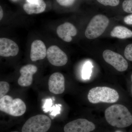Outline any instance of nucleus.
I'll return each mask as SVG.
<instances>
[{"instance_id": "obj_1", "label": "nucleus", "mask_w": 132, "mask_h": 132, "mask_svg": "<svg viewBox=\"0 0 132 132\" xmlns=\"http://www.w3.org/2000/svg\"><path fill=\"white\" fill-rule=\"evenodd\" d=\"M105 116L108 123L112 126L125 128L132 124V115L128 109L121 104H115L106 109Z\"/></svg>"}, {"instance_id": "obj_2", "label": "nucleus", "mask_w": 132, "mask_h": 132, "mask_svg": "<svg viewBox=\"0 0 132 132\" xmlns=\"http://www.w3.org/2000/svg\"><path fill=\"white\" fill-rule=\"evenodd\" d=\"M119 95L117 91L106 87H97L89 91L87 95L88 101L92 104L102 102L113 103L118 101Z\"/></svg>"}, {"instance_id": "obj_3", "label": "nucleus", "mask_w": 132, "mask_h": 132, "mask_svg": "<svg viewBox=\"0 0 132 132\" xmlns=\"http://www.w3.org/2000/svg\"><path fill=\"white\" fill-rule=\"evenodd\" d=\"M0 110L9 115L17 117L26 112V106L21 99H13L11 96L6 95L0 99Z\"/></svg>"}, {"instance_id": "obj_4", "label": "nucleus", "mask_w": 132, "mask_h": 132, "mask_svg": "<svg viewBox=\"0 0 132 132\" xmlns=\"http://www.w3.org/2000/svg\"><path fill=\"white\" fill-rule=\"evenodd\" d=\"M109 20L105 15L98 14L94 16L88 25L85 32L86 37L92 39L99 37L105 31Z\"/></svg>"}, {"instance_id": "obj_5", "label": "nucleus", "mask_w": 132, "mask_h": 132, "mask_svg": "<svg viewBox=\"0 0 132 132\" xmlns=\"http://www.w3.org/2000/svg\"><path fill=\"white\" fill-rule=\"evenodd\" d=\"M52 125L49 117L44 114H38L29 118L23 125L22 132H46Z\"/></svg>"}, {"instance_id": "obj_6", "label": "nucleus", "mask_w": 132, "mask_h": 132, "mask_svg": "<svg viewBox=\"0 0 132 132\" xmlns=\"http://www.w3.org/2000/svg\"><path fill=\"white\" fill-rule=\"evenodd\" d=\"M102 55L104 60L117 71L122 72L127 69V61L119 54L109 50H106L103 52Z\"/></svg>"}, {"instance_id": "obj_7", "label": "nucleus", "mask_w": 132, "mask_h": 132, "mask_svg": "<svg viewBox=\"0 0 132 132\" xmlns=\"http://www.w3.org/2000/svg\"><path fill=\"white\" fill-rule=\"evenodd\" d=\"M94 124L87 120L79 119L66 124L64 132H90L95 129Z\"/></svg>"}, {"instance_id": "obj_8", "label": "nucleus", "mask_w": 132, "mask_h": 132, "mask_svg": "<svg viewBox=\"0 0 132 132\" xmlns=\"http://www.w3.org/2000/svg\"><path fill=\"white\" fill-rule=\"evenodd\" d=\"M47 57L50 64L56 67L65 65L68 61L67 54L59 47L55 45L48 48Z\"/></svg>"}, {"instance_id": "obj_9", "label": "nucleus", "mask_w": 132, "mask_h": 132, "mask_svg": "<svg viewBox=\"0 0 132 132\" xmlns=\"http://www.w3.org/2000/svg\"><path fill=\"white\" fill-rule=\"evenodd\" d=\"M50 92L55 94H61L65 90V78L62 74L54 73L50 77L48 81Z\"/></svg>"}, {"instance_id": "obj_10", "label": "nucleus", "mask_w": 132, "mask_h": 132, "mask_svg": "<svg viewBox=\"0 0 132 132\" xmlns=\"http://www.w3.org/2000/svg\"><path fill=\"white\" fill-rule=\"evenodd\" d=\"M37 71V67L32 64L22 67L20 70L21 76L18 79V84L23 87L30 86L32 82L33 76Z\"/></svg>"}, {"instance_id": "obj_11", "label": "nucleus", "mask_w": 132, "mask_h": 132, "mask_svg": "<svg viewBox=\"0 0 132 132\" xmlns=\"http://www.w3.org/2000/svg\"><path fill=\"white\" fill-rule=\"evenodd\" d=\"M19 50L18 45L13 41L6 38L0 39V55L2 57L16 56Z\"/></svg>"}, {"instance_id": "obj_12", "label": "nucleus", "mask_w": 132, "mask_h": 132, "mask_svg": "<svg viewBox=\"0 0 132 132\" xmlns=\"http://www.w3.org/2000/svg\"><path fill=\"white\" fill-rule=\"evenodd\" d=\"M57 35L66 42L72 41V37L77 34V30L74 26L70 22H67L58 27L57 29Z\"/></svg>"}, {"instance_id": "obj_13", "label": "nucleus", "mask_w": 132, "mask_h": 132, "mask_svg": "<svg viewBox=\"0 0 132 132\" xmlns=\"http://www.w3.org/2000/svg\"><path fill=\"white\" fill-rule=\"evenodd\" d=\"M46 48L42 41H34L31 46L30 58L33 61L43 60L47 56Z\"/></svg>"}, {"instance_id": "obj_14", "label": "nucleus", "mask_w": 132, "mask_h": 132, "mask_svg": "<svg viewBox=\"0 0 132 132\" xmlns=\"http://www.w3.org/2000/svg\"><path fill=\"white\" fill-rule=\"evenodd\" d=\"M46 8V4L43 0H34L23 6L24 11L28 14L40 13L45 11Z\"/></svg>"}, {"instance_id": "obj_15", "label": "nucleus", "mask_w": 132, "mask_h": 132, "mask_svg": "<svg viewBox=\"0 0 132 132\" xmlns=\"http://www.w3.org/2000/svg\"><path fill=\"white\" fill-rule=\"evenodd\" d=\"M110 35L119 39H127L132 38V31L124 26H117L111 31Z\"/></svg>"}, {"instance_id": "obj_16", "label": "nucleus", "mask_w": 132, "mask_h": 132, "mask_svg": "<svg viewBox=\"0 0 132 132\" xmlns=\"http://www.w3.org/2000/svg\"><path fill=\"white\" fill-rule=\"evenodd\" d=\"M93 66L91 62L88 61L85 63L82 71V77L84 79H89L92 73Z\"/></svg>"}, {"instance_id": "obj_17", "label": "nucleus", "mask_w": 132, "mask_h": 132, "mask_svg": "<svg viewBox=\"0 0 132 132\" xmlns=\"http://www.w3.org/2000/svg\"><path fill=\"white\" fill-rule=\"evenodd\" d=\"M10 89V85L6 81L0 82V98H3L7 93Z\"/></svg>"}, {"instance_id": "obj_18", "label": "nucleus", "mask_w": 132, "mask_h": 132, "mask_svg": "<svg viewBox=\"0 0 132 132\" xmlns=\"http://www.w3.org/2000/svg\"><path fill=\"white\" fill-rule=\"evenodd\" d=\"M124 12L132 14V0H125L122 4Z\"/></svg>"}, {"instance_id": "obj_19", "label": "nucleus", "mask_w": 132, "mask_h": 132, "mask_svg": "<svg viewBox=\"0 0 132 132\" xmlns=\"http://www.w3.org/2000/svg\"><path fill=\"white\" fill-rule=\"evenodd\" d=\"M97 1L105 6L114 7L119 4L120 0H97Z\"/></svg>"}, {"instance_id": "obj_20", "label": "nucleus", "mask_w": 132, "mask_h": 132, "mask_svg": "<svg viewBox=\"0 0 132 132\" xmlns=\"http://www.w3.org/2000/svg\"><path fill=\"white\" fill-rule=\"evenodd\" d=\"M124 55L126 59L132 62V43L127 45L124 50Z\"/></svg>"}, {"instance_id": "obj_21", "label": "nucleus", "mask_w": 132, "mask_h": 132, "mask_svg": "<svg viewBox=\"0 0 132 132\" xmlns=\"http://www.w3.org/2000/svg\"><path fill=\"white\" fill-rule=\"evenodd\" d=\"M61 106V105L60 104H56L54 106L52 107L50 111V115L55 117L57 114H60Z\"/></svg>"}, {"instance_id": "obj_22", "label": "nucleus", "mask_w": 132, "mask_h": 132, "mask_svg": "<svg viewBox=\"0 0 132 132\" xmlns=\"http://www.w3.org/2000/svg\"><path fill=\"white\" fill-rule=\"evenodd\" d=\"M60 5L64 7L72 6L75 2L76 0H56Z\"/></svg>"}, {"instance_id": "obj_23", "label": "nucleus", "mask_w": 132, "mask_h": 132, "mask_svg": "<svg viewBox=\"0 0 132 132\" xmlns=\"http://www.w3.org/2000/svg\"><path fill=\"white\" fill-rule=\"evenodd\" d=\"M52 100L51 99H48L46 100L45 103L43 106V111L45 112H47L48 111H50L52 107Z\"/></svg>"}, {"instance_id": "obj_24", "label": "nucleus", "mask_w": 132, "mask_h": 132, "mask_svg": "<svg viewBox=\"0 0 132 132\" xmlns=\"http://www.w3.org/2000/svg\"><path fill=\"white\" fill-rule=\"evenodd\" d=\"M124 21L125 24L128 25H132V14H130L125 16Z\"/></svg>"}, {"instance_id": "obj_25", "label": "nucleus", "mask_w": 132, "mask_h": 132, "mask_svg": "<svg viewBox=\"0 0 132 132\" xmlns=\"http://www.w3.org/2000/svg\"><path fill=\"white\" fill-rule=\"evenodd\" d=\"M3 11L2 8L1 6H0V20H1L2 19L3 17Z\"/></svg>"}, {"instance_id": "obj_26", "label": "nucleus", "mask_w": 132, "mask_h": 132, "mask_svg": "<svg viewBox=\"0 0 132 132\" xmlns=\"http://www.w3.org/2000/svg\"><path fill=\"white\" fill-rule=\"evenodd\" d=\"M33 1H34V0H27V1L28 2H31Z\"/></svg>"}, {"instance_id": "obj_27", "label": "nucleus", "mask_w": 132, "mask_h": 132, "mask_svg": "<svg viewBox=\"0 0 132 132\" xmlns=\"http://www.w3.org/2000/svg\"><path fill=\"white\" fill-rule=\"evenodd\" d=\"M115 132H122L121 131H116Z\"/></svg>"}, {"instance_id": "obj_28", "label": "nucleus", "mask_w": 132, "mask_h": 132, "mask_svg": "<svg viewBox=\"0 0 132 132\" xmlns=\"http://www.w3.org/2000/svg\"><path fill=\"white\" fill-rule=\"evenodd\" d=\"M131 81L132 82V73L131 74Z\"/></svg>"}, {"instance_id": "obj_29", "label": "nucleus", "mask_w": 132, "mask_h": 132, "mask_svg": "<svg viewBox=\"0 0 132 132\" xmlns=\"http://www.w3.org/2000/svg\"><path fill=\"white\" fill-rule=\"evenodd\" d=\"M17 132V131H12V132Z\"/></svg>"}, {"instance_id": "obj_30", "label": "nucleus", "mask_w": 132, "mask_h": 132, "mask_svg": "<svg viewBox=\"0 0 132 132\" xmlns=\"http://www.w3.org/2000/svg\"></svg>"}]
</instances>
